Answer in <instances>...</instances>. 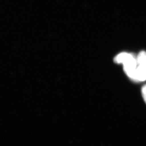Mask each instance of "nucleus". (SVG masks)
Wrapping results in <instances>:
<instances>
[{"label":"nucleus","instance_id":"3","mask_svg":"<svg viewBox=\"0 0 146 146\" xmlns=\"http://www.w3.org/2000/svg\"><path fill=\"white\" fill-rule=\"evenodd\" d=\"M142 95L145 102L146 103V84H145L142 88Z\"/></svg>","mask_w":146,"mask_h":146},{"label":"nucleus","instance_id":"1","mask_svg":"<svg viewBox=\"0 0 146 146\" xmlns=\"http://www.w3.org/2000/svg\"><path fill=\"white\" fill-rule=\"evenodd\" d=\"M114 61L117 63L123 64L125 74L129 78L135 81L137 66V58L135 56L131 54L122 52L115 57Z\"/></svg>","mask_w":146,"mask_h":146},{"label":"nucleus","instance_id":"2","mask_svg":"<svg viewBox=\"0 0 146 146\" xmlns=\"http://www.w3.org/2000/svg\"><path fill=\"white\" fill-rule=\"evenodd\" d=\"M136 58L137 66L135 81H144L146 80V52H141Z\"/></svg>","mask_w":146,"mask_h":146}]
</instances>
